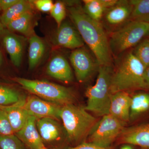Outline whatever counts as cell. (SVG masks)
Segmentation results:
<instances>
[{"label":"cell","instance_id":"6da1fadb","mask_svg":"<svg viewBox=\"0 0 149 149\" xmlns=\"http://www.w3.org/2000/svg\"><path fill=\"white\" fill-rule=\"evenodd\" d=\"M67 9L70 17L84 42L93 53L99 65L111 67L109 40L101 23L90 17L80 6H72Z\"/></svg>","mask_w":149,"mask_h":149},{"label":"cell","instance_id":"7a4b0ae2","mask_svg":"<svg viewBox=\"0 0 149 149\" xmlns=\"http://www.w3.org/2000/svg\"><path fill=\"white\" fill-rule=\"evenodd\" d=\"M145 69V67L133 52L126 54L112 72V94L121 91L147 90L144 80Z\"/></svg>","mask_w":149,"mask_h":149},{"label":"cell","instance_id":"3957f363","mask_svg":"<svg viewBox=\"0 0 149 149\" xmlns=\"http://www.w3.org/2000/svg\"><path fill=\"white\" fill-rule=\"evenodd\" d=\"M60 118L63 123L67 137L75 145L83 143L88 138L98 120L85 107L70 104L61 109Z\"/></svg>","mask_w":149,"mask_h":149},{"label":"cell","instance_id":"277c9868","mask_svg":"<svg viewBox=\"0 0 149 149\" xmlns=\"http://www.w3.org/2000/svg\"><path fill=\"white\" fill-rule=\"evenodd\" d=\"M96 83L85 91L87 98L85 109L97 116L109 114L112 93L111 84L113 71L111 67L99 65Z\"/></svg>","mask_w":149,"mask_h":149},{"label":"cell","instance_id":"5b68a950","mask_svg":"<svg viewBox=\"0 0 149 149\" xmlns=\"http://www.w3.org/2000/svg\"><path fill=\"white\" fill-rule=\"evenodd\" d=\"M14 80L23 89L47 101L63 106L73 103L75 97L70 88L45 80L15 77Z\"/></svg>","mask_w":149,"mask_h":149},{"label":"cell","instance_id":"8992f818","mask_svg":"<svg viewBox=\"0 0 149 149\" xmlns=\"http://www.w3.org/2000/svg\"><path fill=\"white\" fill-rule=\"evenodd\" d=\"M149 35V23L131 20L113 32L109 40L111 53L115 55L137 45Z\"/></svg>","mask_w":149,"mask_h":149},{"label":"cell","instance_id":"52a82bcc","mask_svg":"<svg viewBox=\"0 0 149 149\" xmlns=\"http://www.w3.org/2000/svg\"><path fill=\"white\" fill-rule=\"evenodd\" d=\"M125 123L109 114L98 121L88 136V142L102 148H109L118 139Z\"/></svg>","mask_w":149,"mask_h":149},{"label":"cell","instance_id":"ba28073f","mask_svg":"<svg viewBox=\"0 0 149 149\" xmlns=\"http://www.w3.org/2000/svg\"><path fill=\"white\" fill-rule=\"evenodd\" d=\"M70 59L79 83H84L88 80L97 68L96 62L92 56L82 48L73 51Z\"/></svg>","mask_w":149,"mask_h":149},{"label":"cell","instance_id":"9c48e42d","mask_svg":"<svg viewBox=\"0 0 149 149\" xmlns=\"http://www.w3.org/2000/svg\"><path fill=\"white\" fill-rule=\"evenodd\" d=\"M23 107L30 116L35 117L37 120L44 118H60L62 106L34 95L29 96L26 98Z\"/></svg>","mask_w":149,"mask_h":149},{"label":"cell","instance_id":"30bf717a","mask_svg":"<svg viewBox=\"0 0 149 149\" xmlns=\"http://www.w3.org/2000/svg\"><path fill=\"white\" fill-rule=\"evenodd\" d=\"M118 139L120 143L149 149V122L125 127Z\"/></svg>","mask_w":149,"mask_h":149},{"label":"cell","instance_id":"8fae6325","mask_svg":"<svg viewBox=\"0 0 149 149\" xmlns=\"http://www.w3.org/2000/svg\"><path fill=\"white\" fill-rule=\"evenodd\" d=\"M55 42L62 47L75 49L82 48L84 45V41L77 29L66 22H63L58 29Z\"/></svg>","mask_w":149,"mask_h":149},{"label":"cell","instance_id":"7c38bea8","mask_svg":"<svg viewBox=\"0 0 149 149\" xmlns=\"http://www.w3.org/2000/svg\"><path fill=\"white\" fill-rule=\"evenodd\" d=\"M131 97L127 92L121 91L112 95L109 114L125 123L130 122Z\"/></svg>","mask_w":149,"mask_h":149},{"label":"cell","instance_id":"4fadbf2b","mask_svg":"<svg viewBox=\"0 0 149 149\" xmlns=\"http://www.w3.org/2000/svg\"><path fill=\"white\" fill-rule=\"evenodd\" d=\"M37 119L30 116L23 128L15 134L29 149H42L45 148L37 130Z\"/></svg>","mask_w":149,"mask_h":149},{"label":"cell","instance_id":"5bb4252c","mask_svg":"<svg viewBox=\"0 0 149 149\" xmlns=\"http://www.w3.org/2000/svg\"><path fill=\"white\" fill-rule=\"evenodd\" d=\"M46 72L50 77L65 83H70L74 79L68 61L61 55H57L52 58L47 66Z\"/></svg>","mask_w":149,"mask_h":149},{"label":"cell","instance_id":"9a60e30c","mask_svg":"<svg viewBox=\"0 0 149 149\" xmlns=\"http://www.w3.org/2000/svg\"><path fill=\"white\" fill-rule=\"evenodd\" d=\"M25 100L23 97L16 103L0 107V109L6 113L15 133L23 128L30 116L23 107Z\"/></svg>","mask_w":149,"mask_h":149},{"label":"cell","instance_id":"2e32d148","mask_svg":"<svg viewBox=\"0 0 149 149\" xmlns=\"http://www.w3.org/2000/svg\"><path fill=\"white\" fill-rule=\"evenodd\" d=\"M132 5L130 1H118L117 3L105 12V19L109 24L117 26L130 19Z\"/></svg>","mask_w":149,"mask_h":149},{"label":"cell","instance_id":"e0dca14e","mask_svg":"<svg viewBox=\"0 0 149 149\" xmlns=\"http://www.w3.org/2000/svg\"><path fill=\"white\" fill-rule=\"evenodd\" d=\"M36 125L44 143H53L61 139L62 129L56 119L44 118L37 119Z\"/></svg>","mask_w":149,"mask_h":149},{"label":"cell","instance_id":"ac0fdd59","mask_svg":"<svg viewBox=\"0 0 149 149\" xmlns=\"http://www.w3.org/2000/svg\"><path fill=\"white\" fill-rule=\"evenodd\" d=\"M3 43L14 65L20 66L23 54V46L21 41L15 35L8 34L3 37Z\"/></svg>","mask_w":149,"mask_h":149},{"label":"cell","instance_id":"d6986e66","mask_svg":"<svg viewBox=\"0 0 149 149\" xmlns=\"http://www.w3.org/2000/svg\"><path fill=\"white\" fill-rule=\"evenodd\" d=\"M45 50L42 40L35 34L30 36L28 51V63L29 69H34L40 63Z\"/></svg>","mask_w":149,"mask_h":149},{"label":"cell","instance_id":"ffe728a7","mask_svg":"<svg viewBox=\"0 0 149 149\" xmlns=\"http://www.w3.org/2000/svg\"><path fill=\"white\" fill-rule=\"evenodd\" d=\"M149 111V93L141 92L131 97L130 121L136 120Z\"/></svg>","mask_w":149,"mask_h":149},{"label":"cell","instance_id":"44dd1931","mask_svg":"<svg viewBox=\"0 0 149 149\" xmlns=\"http://www.w3.org/2000/svg\"><path fill=\"white\" fill-rule=\"evenodd\" d=\"M31 2L24 0H19L18 2L3 12L1 16V20L4 27H6L11 22L18 18L19 16L29 11H32Z\"/></svg>","mask_w":149,"mask_h":149},{"label":"cell","instance_id":"7402d4cb","mask_svg":"<svg viewBox=\"0 0 149 149\" xmlns=\"http://www.w3.org/2000/svg\"><path fill=\"white\" fill-rule=\"evenodd\" d=\"M33 14L29 11L11 22L6 27L11 31H16L26 35L31 36L32 33Z\"/></svg>","mask_w":149,"mask_h":149},{"label":"cell","instance_id":"603a6c76","mask_svg":"<svg viewBox=\"0 0 149 149\" xmlns=\"http://www.w3.org/2000/svg\"><path fill=\"white\" fill-rule=\"evenodd\" d=\"M83 3L85 12L96 21L100 22L108 9L105 0H84Z\"/></svg>","mask_w":149,"mask_h":149},{"label":"cell","instance_id":"cb8c5ba5","mask_svg":"<svg viewBox=\"0 0 149 149\" xmlns=\"http://www.w3.org/2000/svg\"><path fill=\"white\" fill-rule=\"evenodd\" d=\"M132 11L130 19L149 23V0H131Z\"/></svg>","mask_w":149,"mask_h":149},{"label":"cell","instance_id":"d4e9b609","mask_svg":"<svg viewBox=\"0 0 149 149\" xmlns=\"http://www.w3.org/2000/svg\"><path fill=\"white\" fill-rule=\"evenodd\" d=\"M23 97L15 89L0 85V107L16 103Z\"/></svg>","mask_w":149,"mask_h":149},{"label":"cell","instance_id":"484cf974","mask_svg":"<svg viewBox=\"0 0 149 149\" xmlns=\"http://www.w3.org/2000/svg\"><path fill=\"white\" fill-rule=\"evenodd\" d=\"M132 52L146 68L149 66V38L142 40Z\"/></svg>","mask_w":149,"mask_h":149},{"label":"cell","instance_id":"4316f807","mask_svg":"<svg viewBox=\"0 0 149 149\" xmlns=\"http://www.w3.org/2000/svg\"><path fill=\"white\" fill-rule=\"evenodd\" d=\"M26 147L15 134L0 135V149H26Z\"/></svg>","mask_w":149,"mask_h":149},{"label":"cell","instance_id":"83f0119b","mask_svg":"<svg viewBox=\"0 0 149 149\" xmlns=\"http://www.w3.org/2000/svg\"><path fill=\"white\" fill-rule=\"evenodd\" d=\"M57 24L58 28L60 26L66 16L65 5L63 2L58 1L54 4L50 12Z\"/></svg>","mask_w":149,"mask_h":149},{"label":"cell","instance_id":"f1b7e54d","mask_svg":"<svg viewBox=\"0 0 149 149\" xmlns=\"http://www.w3.org/2000/svg\"><path fill=\"white\" fill-rule=\"evenodd\" d=\"M13 134L14 131L6 113L0 109V135L7 136Z\"/></svg>","mask_w":149,"mask_h":149},{"label":"cell","instance_id":"f546056e","mask_svg":"<svg viewBox=\"0 0 149 149\" xmlns=\"http://www.w3.org/2000/svg\"><path fill=\"white\" fill-rule=\"evenodd\" d=\"M34 4L38 10L43 12H50L54 4L51 0H37Z\"/></svg>","mask_w":149,"mask_h":149},{"label":"cell","instance_id":"4dcf8cb0","mask_svg":"<svg viewBox=\"0 0 149 149\" xmlns=\"http://www.w3.org/2000/svg\"><path fill=\"white\" fill-rule=\"evenodd\" d=\"M68 149H111L110 148H102L97 146L89 142H84L75 146L70 148Z\"/></svg>","mask_w":149,"mask_h":149},{"label":"cell","instance_id":"1f68e13d","mask_svg":"<svg viewBox=\"0 0 149 149\" xmlns=\"http://www.w3.org/2000/svg\"><path fill=\"white\" fill-rule=\"evenodd\" d=\"M19 0H0V7L3 12L14 5Z\"/></svg>","mask_w":149,"mask_h":149},{"label":"cell","instance_id":"d6a6232c","mask_svg":"<svg viewBox=\"0 0 149 149\" xmlns=\"http://www.w3.org/2000/svg\"><path fill=\"white\" fill-rule=\"evenodd\" d=\"M144 80L147 90H149V66L146 68L144 73Z\"/></svg>","mask_w":149,"mask_h":149},{"label":"cell","instance_id":"836d02e7","mask_svg":"<svg viewBox=\"0 0 149 149\" xmlns=\"http://www.w3.org/2000/svg\"><path fill=\"white\" fill-rule=\"evenodd\" d=\"M134 146L129 144H123L120 149H135Z\"/></svg>","mask_w":149,"mask_h":149},{"label":"cell","instance_id":"e575fe53","mask_svg":"<svg viewBox=\"0 0 149 149\" xmlns=\"http://www.w3.org/2000/svg\"><path fill=\"white\" fill-rule=\"evenodd\" d=\"M4 26L3 25L1 20V16H0V32H2L3 29V27Z\"/></svg>","mask_w":149,"mask_h":149},{"label":"cell","instance_id":"d590c367","mask_svg":"<svg viewBox=\"0 0 149 149\" xmlns=\"http://www.w3.org/2000/svg\"><path fill=\"white\" fill-rule=\"evenodd\" d=\"M2 55L1 52V50H0V66H1V65L2 64Z\"/></svg>","mask_w":149,"mask_h":149},{"label":"cell","instance_id":"8d00e7d4","mask_svg":"<svg viewBox=\"0 0 149 149\" xmlns=\"http://www.w3.org/2000/svg\"><path fill=\"white\" fill-rule=\"evenodd\" d=\"M42 149H48L47 148H46V147H45V148H43Z\"/></svg>","mask_w":149,"mask_h":149},{"label":"cell","instance_id":"74e56055","mask_svg":"<svg viewBox=\"0 0 149 149\" xmlns=\"http://www.w3.org/2000/svg\"><path fill=\"white\" fill-rule=\"evenodd\" d=\"M1 7H0V11H1Z\"/></svg>","mask_w":149,"mask_h":149}]
</instances>
